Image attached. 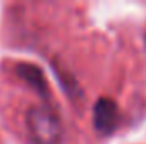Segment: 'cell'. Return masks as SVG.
I'll return each mask as SVG.
<instances>
[{"instance_id": "obj_1", "label": "cell", "mask_w": 146, "mask_h": 144, "mask_svg": "<svg viewBox=\"0 0 146 144\" xmlns=\"http://www.w3.org/2000/svg\"><path fill=\"white\" fill-rule=\"evenodd\" d=\"M26 127L33 144H60L63 127L61 119L49 105H34L26 114Z\"/></svg>"}, {"instance_id": "obj_3", "label": "cell", "mask_w": 146, "mask_h": 144, "mask_svg": "<svg viewBox=\"0 0 146 144\" xmlns=\"http://www.w3.org/2000/svg\"><path fill=\"white\" fill-rule=\"evenodd\" d=\"M15 73L33 88L42 98H48V81L44 78L42 70L33 63H19L15 66Z\"/></svg>"}, {"instance_id": "obj_2", "label": "cell", "mask_w": 146, "mask_h": 144, "mask_svg": "<svg viewBox=\"0 0 146 144\" xmlns=\"http://www.w3.org/2000/svg\"><path fill=\"white\" fill-rule=\"evenodd\" d=\"M119 126V108L109 97H100L94 105V127L97 132L109 136Z\"/></svg>"}]
</instances>
